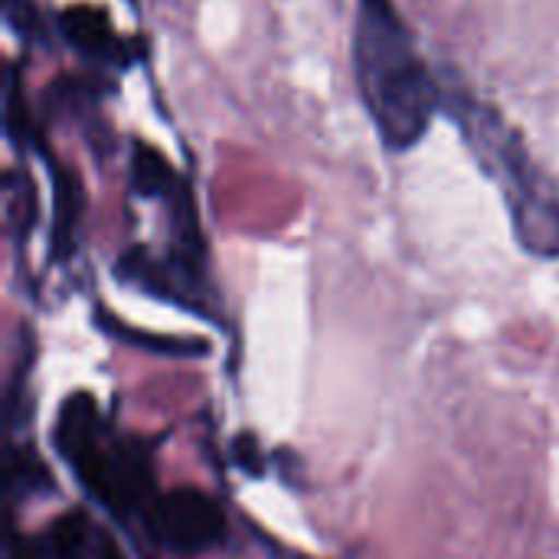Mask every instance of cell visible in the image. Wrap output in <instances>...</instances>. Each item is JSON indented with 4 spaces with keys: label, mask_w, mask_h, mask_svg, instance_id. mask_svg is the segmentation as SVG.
<instances>
[{
    "label": "cell",
    "mask_w": 559,
    "mask_h": 559,
    "mask_svg": "<svg viewBox=\"0 0 559 559\" xmlns=\"http://www.w3.org/2000/svg\"><path fill=\"white\" fill-rule=\"evenodd\" d=\"M354 69L364 108L386 151L419 144L442 108V82L423 62L393 0H357Z\"/></svg>",
    "instance_id": "1"
},
{
    "label": "cell",
    "mask_w": 559,
    "mask_h": 559,
    "mask_svg": "<svg viewBox=\"0 0 559 559\" xmlns=\"http://www.w3.org/2000/svg\"><path fill=\"white\" fill-rule=\"evenodd\" d=\"M442 108L455 118L481 164L498 177L521 246L537 255H559V190L531 157L518 131L495 108L462 88L442 85Z\"/></svg>",
    "instance_id": "2"
},
{
    "label": "cell",
    "mask_w": 559,
    "mask_h": 559,
    "mask_svg": "<svg viewBox=\"0 0 559 559\" xmlns=\"http://www.w3.org/2000/svg\"><path fill=\"white\" fill-rule=\"evenodd\" d=\"M56 449L79 475L85 491L105 508L134 511L151 498V459L124 442L102 449V419L92 396H72L56 423Z\"/></svg>",
    "instance_id": "3"
},
{
    "label": "cell",
    "mask_w": 559,
    "mask_h": 559,
    "mask_svg": "<svg viewBox=\"0 0 559 559\" xmlns=\"http://www.w3.org/2000/svg\"><path fill=\"white\" fill-rule=\"evenodd\" d=\"M154 534L180 557H197L226 540L223 508L200 488H174L154 501Z\"/></svg>",
    "instance_id": "4"
},
{
    "label": "cell",
    "mask_w": 559,
    "mask_h": 559,
    "mask_svg": "<svg viewBox=\"0 0 559 559\" xmlns=\"http://www.w3.org/2000/svg\"><path fill=\"white\" fill-rule=\"evenodd\" d=\"M59 33L66 36V43L75 52H82L92 62H102V66H128L134 59L131 56V46L118 36V29L111 26L108 13L98 10V7H88V3L66 7L59 13Z\"/></svg>",
    "instance_id": "5"
},
{
    "label": "cell",
    "mask_w": 559,
    "mask_h": 559,
    "mask_svg": "<svg viewBox=\"0 0 559 559\" xmlns=\"http://www.w3.org/2000/svg\"><path fill=\"white\" fill-rule=\"evenodd\" d=\"M131 187L138 197H151V200H174L187 183L180 180V174L174 170V164L147 147V144H138L134 157H131Z\"/></svg>",
    "instance_id": "6"
},
{
    "label": "cell",
    "mask_w": 559,
    "mask_h": 559,
    "mask_svg": "<svg viewBox=\"0 0 559 559\" xmlns=\"http://www.w3.org/2000/svg\"><path fill=\"white\" fill-rule=\"evenodd\" d=\"M49 167L56 170V252L66 255L72 246V233L79 226V216H82V187L59 164L49 160Z\"/></svg>",
    "instance_id": "7"
},
{
    "label": "cell",
    "mask_w": 559,
    "mask_h": 559,
    "mask_svg": "<svg viewBox=\"0 0 559 559\" xmlns=\"http://www.w3.org/2000/svg\"><path fill=\"white\" fill-rule=\"evenodd\" d=\"M102 328H108L118 341H124V344H134V347H147V350H154V354H170V357H200V354H206V344L203 341H180V337H157V334H141V331H128V328H121L118 321H102Z\"/></svg>",
    "instance_id": "8"
},
{
    "label": "cell",
    "mask_w": 559,
    "mask_h": 559,
    "mask_svg": "<svg viewBox=\"0 0 559 559\" xmlns=\"http://www.w3.org/2000/svg\"><path fill=\"white\" fill-rule=\"evenodd\" d=\"M3 16L23 43H46V23L29 0H3Z\"/></svg>",
    "instance_id": "9"
},
{
    "label": "cell",
    "mask_w": 559,
    "mask_h": 559,
    "mask_svg": "<svg viewBox=\"0 0 559 559\" xmlns=\"http://www.w3.org/2000/svg\"><path fill=\"white\" fill-rule=\"evenodd\" d=\"M233 462L246 472V475H252V478H259L262 475V455H259V442H255V436H236V442H233Z\"/></svg>",
    "instance_id": "10"
}]
</instances>
